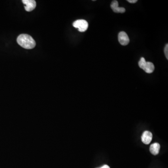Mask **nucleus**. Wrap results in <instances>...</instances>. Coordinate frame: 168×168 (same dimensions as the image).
<instances>
[{"instance_id":"1","label":"nucleus","mask_w":168,"mask_h":168,"mask_svg":"<svg viewBox=\"0 0 168 168\" xmlns=\"http://www.w3.org/2000/svg\"><path fill=\"white\" fill-rule=\"evenodd\" d=\"M17 42L21 47L26 49H32L36 46V42L32 37L27 34H21L18 37Z\"/></svg>"},{"instance_id":"2","label":"nucleus","mask_w":168,"mask_h":168,"mask_svg":"<svg viewBox=\"0 0 168 168\" xmlns=\"http://www.w3.org/2000/svg\"><path fill=\"white\" fill-rule=\"evenodd\" d=\"M73 27L78 29L79 32H85L87 30L88 27V23L85 20H78L73 23Z\"/></svg>"},{"instance_id":"3","label":"nucleus","mask_w":168,"mask_h":168,"mask_svg":"<svg viewBox=\"0 0 168 168\" xmlns=\"http://www.w3.org/2000/svg\"><path fill=\"white\" fill-rule=\"evenodd\" d=\"M118 40L120 44L122 45H127L129 43V38L127 34L124 32H121L118 35Z\"/></svg>"},{"instance_id":"4","label":"nucleus","mask_w":168,"mask_h":168,"mask_svg":"<svg viewBox=\"0 0 168 168\" xmlns=\"http://www.w3.org/2000/svg\"><path fill=\"white\" fill-rule=\"evenodd\" d=\"M22 2L25 5V8L28 12L32 11L36 7V2L34 0H23Z\"/></svg>"},{"instance_id":"5","label":"nucleus","mask_w":168,"mask_h":168,"mask_svg":"<svg viewBox=\"0 0 168 168\" xmlns=\"http://www.w3.org/2000/svg\"><path fill=\"white\" fill-rule=\"evenodd\" d=\"M119 3L116 0L112 1L111 4V8L115 13H123L126 11L125 8L122 7H119Z\"/></svg>"},{"instance_id":"6","label":"nucleus","mask_w":168,"mask_h":168,"mask_svg":"<svg viewBox=\"0 0 168 168\" xmlns=\"http://www.w3.org/2000/svg\"><path fill=\"white\" fill-rule=\"evenodd\" d=\"M152 139V134L150 131H145L141 136V141L145 144H150Z\"/></svg>"},{"instance_id":"7","label":"nucleus","mask_w":168,"mask_h":168,"mask_svg":"<svg viewBox=\"0 0 168 168\" xmlns=\"http://www.w3.org/2000/svg\"><path fill=\"white\" fill-rule=\"evenodd\" d=\"M160 148V144L158 143H155L150 146V152L154 155H157L159 153Z\"/></svg>"},{"instance_id":"8","label":"nucleus","mask_w":168,"mask_h":168,"mask_svg":"<svg viewBox=\"0 0 168 168\" xmlns=\"http://www.w3.org/2000/svg\"><path fill=\"white\" fill-rule=\"evenodd\" d=\"M155 69V66L154 64L150 62H147L146 66L144 71L148 73H151L154 72Z\"/></svg>"},{"instance_id":"9","label":"nucleus","mask_w":168,"mask_h":168,"mask_svg":"<svg viewBox=\"0 0 168 168\" xmlns=\"http://www.w3.org/2000/svg\"><path fill=\"white\" fill-rule=\"evenodd\" d=\"M146 63H147V62L145 60V58H141L140 60L139 61L138 65H139V67L144 70L145 69V66H146Z\"/></svg>"},{"instance_id":"10","label":"nucleus","mask_w":168,"mask_h":168,"mask_svg":"<svg viewBox=\"0 0 168 168\" xmlns=\"http://www.w3.org/2000/svg\"><path fill=\"white\" fill-rule=\"evenodd\" d=\"M164 53L165 56H166V58L168 59V44H167L165 46L164 49Z\"/></svg>"},{"instance_id":"11","label":"nucleus","mask_w":168,"mask_h":168,"mask_svg":"<svg viewBox=\"0 0 168 168\" xmlns=\"http://www.w3.org/2000/svg\"><path fill=\"white\" fill-rule=\"evenodd\" d=\"M127 1L131 4H134V3H136L137 1V0H128Z\"/></svg>"},{"instance_id":"12","label":"nucleus","mask_w":168,"mask_h":168,"mask_svg":"<svg viewBox=\"0 0 168 168\" xmlns=\"http://www.w3.org/2000/svg\"><path fill=\"white\" fill-rule=\"evenodd\" d=\"M110 168V167L108 166V165H103V166H102L101 168Z\"/></svg>"},{"instance_id":"13","label":"nucleus","mask_w":168,"mask_h":168,"mask_svg":"<svg viewBox=\"0 0 168 168\" xmlns=\"http://www.w3.org/2000/svg\"></svg>"}]
</instances>
